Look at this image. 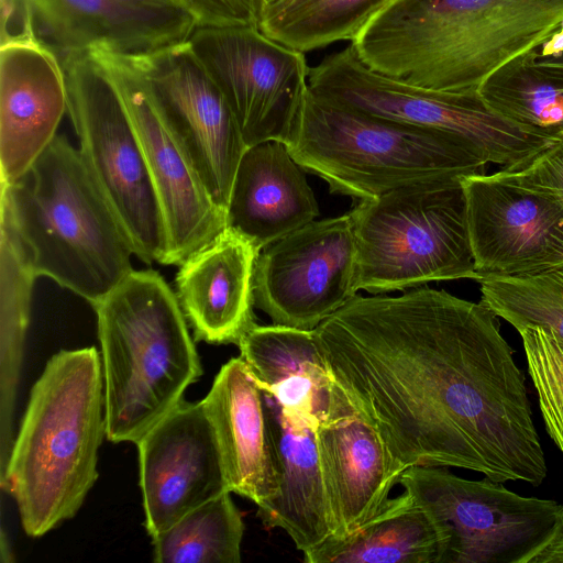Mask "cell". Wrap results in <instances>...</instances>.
I'll list each match as a JSON object with an SVG mask.
<instances>
[{"mask_svg":"<svg viewBox=\"0 0 563 563\" xmlns=\"http://www.w3.org/2000/svg\"><path fill=\"white\" fill-rule=\"evenodd\" d=\"M518 333L547 431L563 454V339L541 327Z\"/></svg>","mask_w":563,"mask_h":563,"instance_id":"obj_31","label":"cell"},{"mask_svg":"<svg viewBox=\"0 0 563 563\" xmlns=\"http://www.w3.org/2000/svg\"><path fill=\"white\" fill-rule=\"evenodd\" d=\"M41 40L59 53L142 55L187 41L199 25L180 8L129 0H25Z\"/></svg>","mask_w":563,"mask_h":563,"instance_id":"obj_19","label":"cell"},{"mask_svg":"<svg viewBox=\"0 0 563 563\" xmlns=\"http://www.w3.org/2000/svg\"><path fill=\"white\" fill-rule=\"evenodd\" d=\"M399 483L437 523L441 563H536L563 516L554 500L520 496L487 477L465 479L442 466H410Z\"/></svg>","mask_w":563,"mask_h":563,"instance_id":"obj_10","label":"cell"},{"mask_svg":"<svg viewBox=\"0 0 563 563\" xmlns=\"http://www.w3.org/2000/svg\"><path fill=\"white\" fill-rule=\"evenodd\" d=\"M318 216V202L306 170L285 143L266 141L246 148L232 185L227 227L261 252Z\"/></svg>","mask_w":563,"mask_h":563,"instance_id":"obj_22","label":"cell"},{"mask_svg":"<svg viewBox=\"0 0 563 563\" xmlns=\"http://www.w3.org/2000/svg\"><path fill=\"white\" fill-rule=\"evenodd\" d=\"M263 394L277 489L258 508V516L266 527L286 531L296 549L305 553L333 536L316 427L290 415L264 389Z\"/></svg>","mask_w":563,"mask_h":563,"instance_id":"obj_23","label":"cell"},{"mask_svg":"<svg viewBox=\"0 0 563 563\" xmlns=\"http://www.w3.org/2000/svg\"><path fill=\"white\" fill-rule=\"evenodd\" d=\"M314 433L332 537L342 539L382 510L407 468L338 385L330 415Z\"/></svg>","mask_w":563,"mask_h":563,"instance_id":"obj_18","label":"cell"},{"mask_svg":"<svg viewBox=\"0 0 563 563\" xmlns=\"http://www.w3.org/2000/svg\"><path fill=\"white\" fill-rule=\"evenodd\" d=\"M461 180L406 186L360 200L350 210L357 291L380 295L475 279Z\"/></svg>","mask_w":563,"mask_h":563,"instance_id":"obj_7","label":"cell"},{"mask_svg":"<svg viewBox=\"0 0 563 563\" xmlns=\"http://www.w3.org/2000/svg\"><path fill=\"white\" fill-rule=\"evenodd\" d=\"M89 54L109 73L133 121L165 221V265L179 266L227 228V211L212 200L172 136L144 77L121 55Z\"/></svg>","mask_w":563,"mask_h":563,"instance_id":"obj_14","label":"cell"},{"mask_svg":"<svg viewBox=\"0 0 563 563\" xmlns=\"http://www.w3.org/2000/svg\"><path fill=\"white\" fill-rule=\"evenodd\" d=\"M443 542L429 511L409 493L388 499L352 534L330 537L303 553L306 563H441Z\"/></svg>","mask_w":563,"mask_h":563,"instance_id":"obj_25","label":"cell"},{"mask_svg":"<svg viewBox=\"0 0 563 563\" xmlns=\"http://www.w3.org/2000/svg\"><path fill=\"white\" fill-rule=\"evenodd\" d=\"M563 21V0H390L351 41L368 68L434 90H468Z\"/></svg>","mask_w":563,"mask_h":563,"instance_id":"obj_2","label":"cell"},{"mask_svg":"<svg viewBox=\"0 0 563 563\" xmlns=\"http://www.w3.org/2000/svg\"><path fill=\"white\" fill-rule=\"evenodd\" d=\"M350 211L312 221L264 247L254 272V305L274 324L313 330L357 295Z\"/></svg>","mask_w":563,"mask_h":563,"instance_id":"obj_13","label":"cell"},{"mask_svg":"<svg viewBox=\"0 0 563 563\" xmlns=\"http://www.w3.org/2000/svg\"><path fill=\"white\" fill-rule=\"evenodd\" d=\"M202 400L216 432L229 490L263 507L277 489L263 389L239 356L220 368Z\"/></svg>","mask_w":563,"mask_h":563,"instance_id":"obj_21","label":"cell"},{"mask_svg":"<svg viewBox=\"0 0 563 563\" xmlns=\"http://www.w3.org/2000/svg\"><path fill=\"white\" fill-rule=\"evenodd\" d=\"M498 318L482 300L424 285L355 295L313 330L333 380L406 468L539 486L545 456Z\"/></svg>","mask_w":563,"mask_h":563,"instance_id":"obj_1","label":"cell"},{"mask_svg":"<svg viewBox=\"0 0 563 563\" xmlns=\"http://www.w3.org/2000/svg\"><path fill=\"white\" fill-rule=\"evenodd\" d=\"M522 187L551 196L563 208V139L496 173Z\"/></svg>","mask_w":563,"mask_h":563,"instance_id":"obj_32","label":"cell"},{"mask_svg":"<svg viewBox=\"0 0 563 563\" xmlns=\"http://www.w3.org/2000/svg\"><path fill=\"white\" fill-rule=\"evenodd\" d=\"M67 112L80 156L110 206L133 253L147 264H166L167 233L140 137L103 65L89 53L62 60Z\"/></svg>","mask_w":563,"mask_h":563,"instance_id":"obj_8","label":"cell"},{"mask_svg":"<svg viewBox=\"0 0 563 563\" xmlns=\"http://www.w3.org/2000/svg\"><path fill=\"white\" fill-rule=\"evenodd\" d=\"M140 487L150 537L228 488L203 400L183 399L137 442Z\"/></svg>","mask_w":563,"mask_h":563,"instance_id":"obj_16","label":"cell"},{"mask_svg":"<svg viewBox=\"0 0 563 563\" xmlns=\"http://www.w3.org/2000/svg\"><path fill=\"white\" fill-rule=\"evenodd\" d=\"M461 184L476 277L563 265V208L551 196L496 173L468 175Z\"/></svg>","mask_w":563,"mask_h":563,"instance_id":"obj_15","label":"cell"},{"mask_svg":"<svg viewBox=\"0 0 563 563\" xmlns=\"http://www.w3.org/2000/svg\"><path fill=\"white\" fill-rule=\"evenodd\" d=\"M333 194L365 200L421 183L484 173L488 162L456 135L343 108L308 88L285 143Z\"/></svg>","mask_w":563,"mask_h":563,"instance_id":"obj_6","label":"cell"},{"mask_svg":"<svg viewBox=\"0 0 563 563\" xmlns=\"http://www.w3.org/2000/svg\"><path fill=\"white\" fill-rule=\"evenodd\" d=\"M260 251L230 227L188 256L176 275V296L194 335L238 344L253 328L254 272Z\"/></svg>","mask_w":563,"mask_h":563,"instance_id":"obj_20","label":"cell"},{"mask_svg":"<svg viewBox=\"0 0 563 563\" xmlns=\"http://www.w3.org/2000/svg\"><path fill=\"white\" fill-rule=\"evenodd\" d=\"M198 26H257V0H183Z\"/></svg>","mask_w":563,"mask_h":563,"instance_id":"obj_33","label":"cell"},{"mask_svg":"<svg viewBox=\"0 0 563 563\" xmlns=\"http://www.w3.org/2000/svg\"><path fill=\"white\" fill-rule=\"evenodd\" d=\"M188 41L224 95L247 147L286 143L308 91L305 53L257 26L200 25Z\"/></svg>","mask_w":563,"mask_h":563,"instance_id":"obj_11","label":"cell"},{"mask_svg":"<svg viewBox=\"0 0 563 563\" xmlns=\"http://www.w3.org/2000/svg\"><path fill=\"white\" fill-rule=\"evenodd\" d=\"M477 90L492 109L523 130L552 142L563 139V67L536 64L527 51Z\"/></svg>","mask_w":563,"mask_h":563,"instance_id":"obj_27","label":"cell"},{"mask_svg":"<svg viewBox=\"0 0 563 563\" xmlns=\"http://www.w3.org/2000/svg\"><path fill=\"white\" fill-rule=\"evenodd\" d=\"M1 218L36 277L52 278L91 306L133 271L126 235L65 135L57 134L13 184L1 185Z\"/></svg>","mask_w":563,"mask_h":563,"instance_id":"obj_4","label":"cell"},{"mask_svg":"<svg viewBox=\"0 0 563 563\" xmlns=\"http://www.w3.org/2000/svg\"><path fill=\"white\" fill-rule=\"evenodd\" d=\"M0 309V460L9 459L13 438V413L30 320V301L37 278L9 222L1 218Z\"/></svg>","mask_w":563,"mask_h":563,"instance_id":"obj_26","label":"cell"},{"mask_svg":"<svg viewBox=\"0 0 563 563\" xmlns=\"http://www.w3.org/2000/svg\"><path fill=\"white\" fill-rule=\"evenodd\" d=\"M528 53L536 64L563 67V21Z\"/></svg>","mask_w":563,"mask_h":563,"instance_id":"obj_34","label":"cell"},{"mask_svg":"<svg viewBox=\"0 0 563 563\" xmlns=\"http://www.w3.org/2000/svg\"><path fill=\"white\" fill-rule=\"evenodd\" d=\"M107 437L101 356L62 350L33 385L0 484L25 533L37 538L73 518L98 478Z\"/></svg>","mask_w":563,"mask_h":563,"instance_id":"obj_3","label":"cell"},{"mask_svg":"<svg viewBox=\"0 0 563 563\" xmlns=\"http://www.w3.org/2000/svg\"><path fill=\"white\" fill-rule=\"evenodd\" d=\"M308 88L343 108L456 135L488 164L511 166L554 143L497 113L477 89L434 90L387 77L363 64L351 45L310 67Z\"/></svg>","mask_w":563,"mask_h":563,"instance_id":"obj_9","label":"cell"},{"mask_svg":"<svg viewBox=\"0 0 563 563\" xmlns=\"http://www.w3.org/2000/svg\"><path fill=\"white\" fill-rule=\"evenodd\" d=\"M244 523L224 492L184 515L152 537L158 563H239Z\"/></svg>","mask_w":563,"mask_h":563,"instance_id":"obj_29","label":"cell"},{"mask_svg":"<svg viewBox=\"0 0 563 563\" xmlns=\"http://www.w3.org/2000/svg\"><path fill=\"white\" fill-rule=\"evenodd\" d=\"M240 357L260 384L290 415L318 426L334 405V383L314 330L279 324L251 328L238 343Z\"/></svg>","mask_w":563,"mask_h":563,"instance_id":"obj_24","label":"cell"},{"mask_svg":"<svg viewBox=\"0 0 563 563\" xmlns=\"http://www.w3.org/2000/svg\"><path fill=\"white\" fill-rule=\"evenodd\" d=\"M481 300L517 331L545 328L563 339V265L531 275L477 276Z\"/></svg>","mask_w":563,"mask_h":563,"instance_id":"obj_30","label":"cell"},{"mask_svg":"<svg viewBox=\"0 0 563 563\" xmlns=\"http://www.w3.org/2000/svg\"><path fill=\"white\" fill-rule=\"evenodd\" d=\"M123 57L144 77L172 136L212 200L227 211L247 145L224 95L189 41Z\"/></svg>","mask_w":563,"mask_h":563,"instance_id":"obj_12","label":"cell"},{"mask_svg":"<svg viewBox=\"0 0 563 563\" xmlns=\"http://www.w3.org/2000/svg\"><path fill=\"white\" fill-rule=\"evenodd\" d=\"M390 0H283L258 16L269 38L306 53L352 41Z\"/></svg>","mask_w":563,"mask_h":563,"instance_id":"obj_28","label":"cell"},{"mask_svg":"<svg viewBox=\"0 0 563 563\" xmlns=\"http://www.w3.org/2000/svg\"><path fill=\"white\" fill-rule=\"evenodd\" d=\"M67 111L62 60L36 33L1 42V185L23 176L57 135Z\"/></svg>","mask_w":563,"mask_h":563,"instance_id":"obj_17","label":"cell"},{"mask_svg":"<svg viewBox=\"0 0 563 563\" xmlns=\"http://www.w3.org/2000/svg\"><path fill=\"white\" fill-rule=\"evenodd\" d=\"M536 563H563V516L556 536L538 556Z\"/></svg>","mask_w":563,"mask_h":563,"instance_id":"obj_35","label":"cell"},{"mask_svg":"<svg viewBox=\"0 0 563 563\" xmlns=\"http://www.w3.org/2000/svg\"><path fill=\"white\" fill-rule=\"evenodd\" d=\"M107 439L136 443L202 374L176 292L155 271H131L92 305Z\"/></svg>","mask_w":563,"mask_h":563,"instance_id":"obj_5","label":"cell"},{"mask_svg":"<svg viewBox=\"0 0 563 563\" xmlns=\"http://www.w3.org/2000/svg\"><path fill=\"white\" fill-rule=\"evenodd\" d=\"M129 1L143 3V4H150V5H157V7L180 8V9L188 11L185 3L183 2V0H129Z\"/></svg>","mask_w":563,"mask_h":563,"instance_id":"obj_36","label":"cell"},{"mask_svg":"<svg viewBox=\"0 0 563 563\" xmlns=\"http://www.w3.org/2000/svg\"><path fill=\"white\" fill-rule=\"evenodd\" d=\"M283 0H257V8H258V16L262 14L265 10L276 5L277 3L282 2Z\"/></svg>","mask_w":563,"mask_h":563,"instance_id":"obj_37","label":"cell"}]
</instances>
